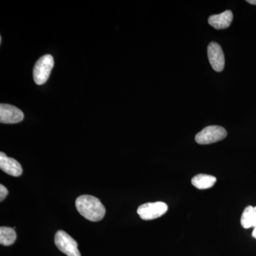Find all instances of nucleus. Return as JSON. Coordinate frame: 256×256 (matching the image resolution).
Segmentation results:
<instances>
[{
	"label": "nucleus",
	"instance_id": "8",
	"mask_svg": "<svg viewBox=\"0 0 256 256\" xmlns=\"http://www.w3.org/2000/svg\"><path fill=\"white\" fill-rule=\"evenodd\" d=\"M0 168L6 174L18 176L22 174V168L16 160L9 158L2 152L0 153Z\"/></svg>",
	"mask_w": 256,
	"mask_h": 256
},
{
	"label": "nucleus",
	"instance_id": "5",
	"mask_svg": "<svg viewBox=\"0 0 256 256\" xmlns=\"http://www.w3.org/2000/svg\"><path fill=\"white\" fill-rule=\"evenodd\" d=\"M168 210V206L164 202L146 203L138 207V214L143 220H153L160 218Z\"/></svg>",
	"mask_w": 256,
	"mask_h": 256
},
{
	"label": "nucleus",
	"instance_id": "6",
	"mask_svg": "<svg viewBox=\"0 0 256 256\" xmlns=\"http://www.w3.org/2000/svg\"><path fill=\"white\" fill-rule=\"evenodd\" d=\"M208 58L214 70L220 72L224 70L225 66V57L222 47L216 42L210 44L207 48Z\"/></svg>",
	"mask_w": 256,
	"mask_h": 256
},
{
	"label": "nucleus",
	"instance_id": "9",
	"mask_svg": "<svg viewBox=\"0 0 256 256\" xmlns=\"http://www.w3.org/2000/svg\"><path fill=\"white\" fill-rule=\"evenodd\" d=\"M233 21V13L230 10H226L220 14L210 16L208 22L216 30H224L228 28Z\"/></svg>",
	"mask_w": 256,
	"mask_h": 256
},
{
	"label": "nucleus",
	"instance_id": "14",
	"mask_svg": "<svg viewBox=\"0 0 256 256\" xmlns=\"http://www.w3.org/2000/svg\"><path fill=\"white\" fill-rule=\"evenodd\" d=\"M252 236L256 239V226L254 228V230L252 232Z\"/></svg>",
	"mask_w": 256,
	"mask_h": 256
},
{
	"label": "nucleus",
	"instance_id": "7",
	"mask_svg": "<svg viewBox=\"0 0 256 256\" xmlns=\"http://www.w3.org/2000/svg\"><path fill=\"white\" fill-rule=\"evenodd\" d=\"M24 119L22 111L9 104L0 105V122L1 124H14Z\"/></svg>",
	"mask_w": 256,
	"mask_h": 256
},
{
	"label": "nucleus",
	"instance_id": "11",
	"mask_svg": "<svg viewBox=\"0 0 256 256\" xmlns=\"http://www.w3.org/2000/svg\"><path fill=\"white\" fill-rule=\"evenodd\" d=\"M240 223L244 228L256 226V206H248L242 212Z\"/></svg>",
	"mask_w": 256,
	"mask_h": 256
},
{
	"label": "nucleus",
	"instance_id": "15",
	"mask_svg": "<svg viewBox=\"0 0 256 256\" xmlns=\"http://www.w3.org/2000/svg\"><path fill=\"white\" fill-rule=\"evenodd\" d=\"M247 2L250 4L256 5V0H248Z\"/></svg>",
	"mask_w": 256,
	"mask_h": 256
},
{
	"label": "nucleus",
	"instance_id": "1",
	"mask_svg": "<svg viewBox=\"0 0 256 256\" xmlns=\"http://www.w3.org/2000/svg\"><path fill=\"white\" fill-rule=\"evenodd\" d=\"M76 207L82 216L90 222H99L106 214V208L98 198L90 195H82L77 198Z\"/></svg>",
	"mask_w": 256,
	"mask_h": 256
},
{
	"label": "nucleus",
	"instance_id": "2",
	"mask_svg": "<svg viewBox=\"0 0 256 256\" xmlns=\"http://www.w3.org/2000/svg\"><path fill=\"white\" fill-rule=\"evenodd\" d=\"M54 66V60L52 55L43 56L37 60L33 70L34 80L37 85H42L47 82Z\"/></svg>",
	"mask_w": 256,
	"mask_h": 256
},
{
	"label": "nucleus",
	"instance_id": "13",
	"mask_svg": "<svg viewBox=\"0 0 256 256\" xmlns=\"http://www.w3.org/2000/svg\"><path fill=\"white\" fill-rule=\"evenodd\" d=\"M8 194H9V192H8V188H5L4 185H0V201L2 202L8 196Z\"/></svg>",
	"mask_w": 256,
	"mask_h": 256
},
{
	"label": "nucleus",
	"instance_id": "12",
	"mask_svg": "<svg viewBox=\"0 0 256 256\" xmlns=\"http://www.w3.org/2000/svg\"><path fill=\"white\" fill-rule=\"evenodd\" d=\"M16 238V234L14 228L2 226L0 228V244L8 246L12 245Z\"/></svg>",
	"mask_w": 256,
	"mask_h": 256
},
{
	"label": "nucleus",
	"instance_id": "4",
	"mask_svg": "<svg viewBox=\"0 0 256 256\" xmlns=\"http://www.w3.org/2000/svg\"><path fill=\"white\" fill-rule=\"evenodd\" d=\"M55 244L58 250L68 256H82L78 242L64 230H58L55 235Z\"/></svg>",
	"mask_w": 256,
	"mask_h": 256
},
{
	"label": "nucleus",
	"instance_id": "3",
	"mask_svg": "<svg viewBox=\"0 0 256 256\" xmlns=\"http://www.w3.org/2000/svg\"><path fill=\"white\" fill-rule=\"evenodd\" d=\"M227 132L223 127L218 126H210L204 128L197 133L195 140L200 144H210L220 142L226 138Z\"/></svg>",
	"mask_w": 256,
	"mask_h": 256
},
{
	"label": "nucleus",
	"instance_id": "10",
	"mask_svg": "<svg viewBox=\"0 0 256 256\" xmlns=\"http://www.w3.org/2000/svg\"><path fill=\"white\" fill-rule=\"evenodd\" d=\"M216 182V178L212 175L200 174L194 176L192 184L198 190H206L212 188Z\"/></svg>",
	"mask_w": 256,
	"mask_h": 256
}]
</instances>
